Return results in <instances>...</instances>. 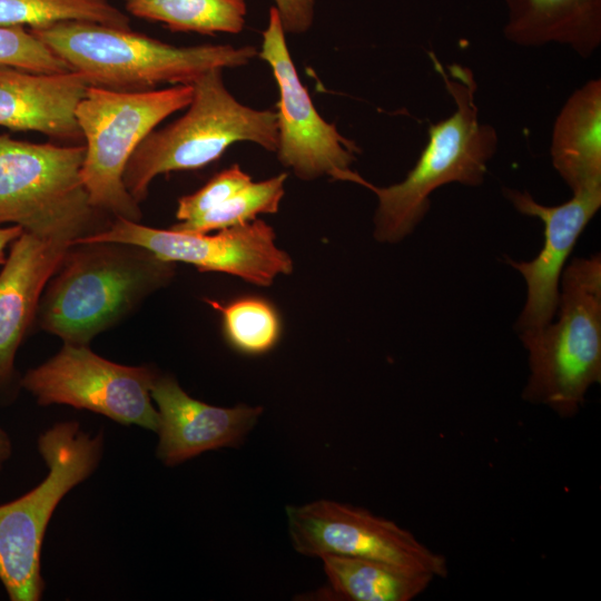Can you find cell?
Instances as JSON below:
<instances>
[{"label": "cell", "mask_w": 601, "mask_h": 601, "mask_svg": "<svg viewBox=\"0 0 601 601\" xmlns=\"http://www.w3.org/2000/svg\"><path fill=\"white\" fill-rule=\"evenodd\" d=\"M175 274V263L131 244L76 243L48 282L39 326L66 344L88 345Z\"/></svg>", "instance_id": "6da1fadb"}, {"label": "cell", "mask_w": 601, "mask_h": 601, "mask_svg": "<svg viewBox=\"0 0 601 601\" xmlns=\"http://www.w3.org/2000/svg\"><path fill=\"white\" fill-rule=\"evenodd\" d=\"M432 60L455 111L430 126L427 144L402 181L378 187L362 180L361 186L377 197L374 237L381 243H397L410 235L428 211L431 195L441 186L481 185L499 146L496 130L479 119L472 70L457 63L444 67L434 56Z\"/></svg>", "instance_id": "7a4b0ae2"}, {"label": "cell", "mask_w": 601, "mask_h": 601, "mask_svg": "<svg viewBox=\"0 0 601 601\" xmlns=\"http://www.w3.org/2000/svg\"><path fill=\"white\" fill-rule=\"evenodd\" d=\"M30 31L90 86L117 91L193 83L209 70L243 67L258 56L253 46L176 47L131 29L87 21H62Z\"/></svg>", "instance_id": "3957f363"}, {"label": "cell", "mask_w": 601, "mask_h": 601, "mask_svg": "<svg viewBox=\"0 0 601 601\" xmlns=\"http://www.w3.org/2000/svg\"><path fill=\"white\" fill-rule=\"evenodd\" d=\"M556 319L519 335L529 353L523 398L574 416L601 381V257L573 258L563 269Z\"/></svg>", "instance_id": "277c9868"}, {"label": "cell", "mask_w": 601, "mask_h": 601, "mask_svg": "<svg viewBox=\"0 0 601 601\" xmlns=\"http://www.w3.org/2000/svg\"><path fill=\"white\" fill-rule=\"evenodd\" d=\"M193 87L186 112L168 126L152 130L126 165L124 185L138 204L147 197L157 176L203 168L236 142L277 150L276 112L239 102L226 88L223 69L207 71Z\"/></svg>", "instance_id": "5b68a950"}, {"label": "cell", "mask_w": 601, "mask_h": 601, "mask_svg": "<svg viewBox=\"0 0 601 601\" xmlns=\"http://www.w3.org/2000/svg\"><path fill=\"white\" fill-rule=\"evenodd\" d=\"M37 447L47 476L20 497L0 504V582L11 601L41 599V549L48 524L63 496L99 465L104 433L91 435L78 422H59L39 435Z\"/></svg>", "instance_id": "8992f818"}, {"label": "cell", "mask_w": 601, "mask_h": 601, "mask_svg": "<svg viewBox=\"0 0 601 601\" xmlns=\"http://www.w3.org/2000/svg\"><path fill=\"white\" fill-rule=\"evenodd\" d=\"M193 83L146 91L89 86L75 117L85 140L82 181L96 210L139 221V204L124 185L126 165L139 144L174 112L185 109Z\"/></svg>", "instance_id": "52a82bcc"}, {"label": "cell", "mask_w": 601, "mask_h": 601, "mask_svg": "<svg viewBox=\"0 0 601 601\" xmlns=\"http://www.w3.org/2000/svg\"><path fill=\"white\" fill-rule=\"evenodd\" d=\"M85 145L35 144L0 135V225L50 234L89 230L96 209L81 169Z\"/></svg>", "instance_id": "ba28073f"}, {"label": "cell", "mask_w": 601, "mask_h": 601, "mask_svg": "<svg viewBox=\"0 0 601 601\" xmlns=\"http://www.w3.org/2000/svg\"><path fill=\"white\" fill-rule=\"evenodd\" d=\"M157 375L149 366L118 364L88 345L65 343L55 356L27 371L20 385L39 405H69L156 432L158 412L150 391Z\"/></svg>", "instance_id": "9c48e42d"}, {"label": "cell", "mask_w": 601, "mask_h": 601, "mask_svg": "<svg viewBox=\"0 0 601 601\" xmlns=\"http://www.w3.org/2000/svg\"><path fill=\"white\" fill-rule=\"evenodd\" d=\"M209 233L152 228L116 218L108 228L76 238V243L116 242L139 246L157 258L194 265L200 272H220L257 286H269L293 272L289 255L276 245L274 228L262 219Z\"/></svg>", "instance_id": "30bf717a"}, {"label": "cell", "mask_w": 601, "mask_h": 601, "mask_svg": "<svg viewBox=\"0 0 601 601\" xmlns=\"http://www.w3.org/2000/svg\"><path fill=\"white\" fill-rule=\"evenodd\" d=\"M293 548L312 558L354 556L446 578V559L394 521L366 509L319 499L286 508Z\"/></svg>", "instance_id": "8fae6325"}, {"label": "cell", "mask_w": 601, "mask_h": 601, "mask_svg": "<svg viewBox=\"0 0 601 601\" xmlns=\"http://www.w3.org/2000/svg\"><path fill=\"white\" fill-rule=\"evenodd\" d=\"M285 35L278 12L272 7L258 56L269 66L279 92L275 111L278 159L303 180L328 176L358 185L363 177L351 166L359 148L315 108L299 79Z\"/></svg>", "instance_id": "7c38bea8"}, {"label": "cell", "mask_w": 601, "mask_h": 601, "mask_svg": "<svg viewBox=\"0 0 601 601\" xmlns=\"http://www.w3.org/2000/svg\"><path fill=\"white\" fill-rule=\"evenodd\" d=\"M81 230L22 231L10 245L0 269V405L21 388L16 355L37 316L41 295Z\"/></svg>", "instance_id": "4fadbf2b"}, {"label": "cell", "mask_w": 601, "mask_h": 601, "mask_svg": "<svg viewBox=\"0 0 601 601\" xmlns=\"http://www.w3.org/2000/svg\"><path fill=\"white\" fill-rule=\"evenodd\" d=\"M514 208L538 217L544 225V242L532 260L506 259L520 272L526 284V299L516 322L519 335L545 327L555 318L560 280L577 240L601 207V187L573 193L568 201L556 206L538 203L529 191L505 189Z\"/></svg>", "instance_id": "5bb4252c"}, {"label": "cell", "mask_w": 601, "mask_h": 601, "mask_svg": "<svg viewBox=\"0 0 601 601\" xmlns=\"http://www.w3.org/2000/svg\"><path fill=\"white\" fill-rule=\"evenodd\" d=\"M151 398L158 412L157 457L176 466L205 452L239 446L264 408L239 404L214 406L189 396L170 375H157Z\"/></svg>", "instance_id": "9a60e30c"}, {"label": "cell", "mask_w": 601, "mask_h": 601, "mask_svg": "<svg viewBox=\"0 0 601 601\" xmlns=\"http://www.w3.org/2000/svg\"><path fill=\"white\" fill-rule=\"evenodd\" d=\"M89 81L80 73H38L0 66V126L79 141L75 117Z\"/></svg>", "instance_id": "2e32d148"}, {"label": "cell", "mask_w": 601, "mask_h": 601, "mask_svg": "<svg viewBox=\"0 0 601 601\" xmlns=\"http://www.w3.org/2000/svg\"><path fill=\"white\" fill-rule=\"evenodd\" d=\"M505 38L519 46L558 43L589 58L601 43V0H503Z\"/></svg>", "instance_id": "e0dca14e"}, {"label": "cell", "mask_w": 601, "mask_h": 601, "mask_svg": "<svg viewBox=\"0 0 601 601\" xmlns=\"http://www.w3.org/2000/svg\"><path fill=\"white\" fill-rule=\"evenodd\" d=\"M554 169L572 193L601 187V79L571 93L552 128Z\"/></svg>", "instance_id": "ac0fdd59"}, {"label": "cell", "mask_w": 601, "mask_h": 601, "mask_svg": "<svg viewBox=\"0 0 601 601\" xmlns=\"http://www.w3.org/2000/svg\"><path fill=\"white\" fill-rule=\"evenodd\" d=\"M321 559L328 592L334 600L410 601L435 579L375 560L343 555H324Z\"/></svg>", "instance_id": "d6986e66"}, {"label": "cell", "mask_w": 601, "mask_h": 601, "mask_svg": "<svg viewBox=\"0 0 601 601\" xmlns=\"http://www.w3.org/2000/svg\"><path fill=\"white\" fill-rule=\"evenodd\" d=\"M127 11L164 23L171 31L239 33L245 26V0H127Z\"/></svg>", "instance_id": "ffe728a7"}, {"label": "cell", "mask_w": 601, "mask_h": 601, "mask_svg": "<svg viewBox=\"0 0 601 601\" xmlns=\"http://www.w3.org/2000/svg\"><path fill=\"white\" fill-rule=\"evenodd\" d=\"M62 21L130 29L128 14L109 0H0V26L35 29Z\"/></svg>", "instance_id": "44dd1931"}, {"label": "cell", "mask_w": 601, "mask_h": 601, "mask_svg": "<svg viewBox=\"0 0 601 601\" xmlns=\"http://www.w3.org/2000/svg\"><path fill=\"white\" fill-rule=\"evenodd\" d=\"M221 314L228 344L237 352L260 355L269 352L280 337L282 324L276 308L259 297H242L227 304L207 299Z\"/></svg>", "instance_id": "7402d4cb"}, {"label": "cell", "mask_w": 601, "mask_h": 601, "mask_svg": "<svg viewBox=\"0 0 601 601\" xmlns=\"http://www.w3.org/2000/svg\"><path fill=\"white\" fill-rule=\"evenodd\" d=\"M286 174L250 181L229 199L201 216L179 221L171 228L186 233H209L249 223L260 214L277 213L285 194Z\"/></svg>", "instance_id": "603a6c76"}, {"label": "cell", "mask_w": 601, "mask_h": 601, "mask_svg": "<svg viewBox=\"0 0 601 601\" xmlns=\"http://www.w3.org/2000/svg\"><path fill=\"white\" fill-rule=\"evenodd\" d=\"M0 66L38 73L71 71L45 42L23 27L0 26Z\"/></svg>", "instance_id": "cb8c5ba5"}, {"label": "cell", "mask_w": 601, "mask_h": 601, "mask_svg": "<svg viewBox=\"0 0 601 601\" xmlns=\"http://www.w3.org/2000/svg\"><path fill=\"white\" fill-rule=\"evenodd\" d=\"M250 181V176L235 164L216 174L197 191L179 198L176 218L179 221L195 219L229 199Z\"/></svg>", "instance_id": "d4e9b609"}, {"label": "cell", "mask_w": 601, "mask_h": 601, "mask_svg": "<svg viewBox=\"0 0 601 601\" xmlns=\"http://www.w3.org/2000/svg\"><path fill=\"white\" fill-rule=\"evenodd\" d=\"M285 33H304L314 21L316 0H274Z\"/></svg>", "instance_id": "484cf974"}, {"label": "cell", "mask_w": 601, "mask_h": 601, "mask_svg": "<svg viewBox=\"0 0 601 601\" xmlns=\"http://www.w3.org/2000/svg\"><path fill=\"white\" fill-rule=\"evenodd\" d=\"M22 228L19 226L0 227V262L4 260V250L14 239L22 234Z\"/></svg>", "instance_id": "4316f807"}, {"label": "cell", "mask_w": 601, "mask_h": 601, "mask_svg": "<svg viewBox=\"0 0 601 601\" xmlns=\"http://www.w3.org/2000/svg\"><path fill=\"white\" fill-rule=\"evenodd\" d=\"M12 443L8 433L0 426V472L11 457Z\"/></svg>", "instance_id": "83f0119b"}, {"label": "cell", "mask_w": 601, "mask_h": 601, "mask_svg": "<svg viewBox=\"0 0 601 601\" xmlns=\"http://www.w3.org/2000/svg\"><path fill=\"white\" fill-rule=\"evenodd\" d=\"M127 1V0H126Z\"/></svg>", "instance_id": "f1b7e54d"}]
</instances>
